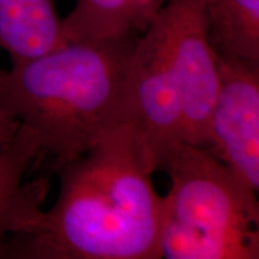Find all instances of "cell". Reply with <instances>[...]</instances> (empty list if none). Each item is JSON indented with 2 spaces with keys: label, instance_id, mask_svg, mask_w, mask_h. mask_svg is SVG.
<instances>
[{
  "label": "cell",
  "instance_id": "obj_1",
  "mask_svg": "<svg viewBox=\"0 0 259 259\" xmlns=\"http://www.w3.org/2000/svg\"><path fill=\"white\" fill-rule=\"evenodd\" d=\"M58 198L0 259L161 258L163 196L154 189L131 122L113 126L56 170Z\"/></svg>",
  "mask_w": 259,
  "mask_h": 259
},
{
  "label": "cell",
  "instance_id": "obj_2",
  "mask_svg": "<svg viewBox=\"0 0 259 259\" xmlns=\"http://www.w3.org/2000/svg\"><path fill=\"white\" fill-rule=\"evenodd\" d=\"M138 36L103 44L64 42L3 70L0 102L35 135L40 161L50 158L52 169L82 156L125 121L126 77Z\"/></svg>",
  "mask_w": 259,
  "mask_h": 259
},
{
  "label": "cell",
  "instance_id": "obj_3",
  "mask_svg": "<svg viewBox=\"0 0 259 259\" xmlns=\"http://www.w3.org/2000/svg\"><path fill=\"white\" fill-rule=\"evenodd\" d=\"M161 258L258 259V191L206 147L181 143L166 167Z\"/></svg>",
  "mask_w": 259,
  "mask_h": 259
},
{
  "label": "cell",
  "instance_id": "obj_4",
  "mask_svg": "<svg viewBox=\"0 0 259 259\" xmlns=\"http://www.w3.org/2000/svg\"><path fill=\"white\" fill-rule=\"evenodd\" d=\"M124 113L149 170H166L176 149L186 143L185 114L179 83L153 19L132 51Z\"/></svg>",
  "mask_w": 259,
  "mask_h": 259
},
{
  "label": "cell",
  "instance_id": "obj_5",
  "mask_svg": "<svg viewBox=\"0 0 259 259\" xmlns=\"http://www.w3.org/2000/svg\"><path fill=\"white\" fill-rule=\"evenodd\" d=\"M153 22L180 87L186 143L208 147L219 71L209 36L205 0H164Z\"/></svg>",
  "mask_w": 259,
  "mask_h": 259
},
{
  "label": "cell",
  "instance_id": "obj_6",
  "mask_svg": "<svg viewBox=\"0 0 259 259\" xmlns=\"http://www.w3.org/2000/svg\"><path fill=\"white\" fill-rule=\"evenodd\" d=\"M219 88L209 149L252 189H259V61L218 56Z\"/></svg>",
  "mask_w": 259,
  "mask_h": 259
},
{
  "label": "cell",
  "instance_id": "obj_7",
  "mask_svg": "<svg viewBox=\"0 0 259 259\" xmlns=\"http://www.w3.org/2000/svg\"><path fill=\"white\" fill-rule=\"evenodd\" d=\"M38 161L37 139L22 125L12 141L0 148V254L6 240L28 229L42 211L50 180H24L29 168Z\"/></svg>",
  "mask_w": 259,
  "mask_h": 259
},
{
  "label": "cell",
  "instance_id": "obj_8",
  "mask_svg": "<svg viewBox=\"0 0 259 259\" xmlns=\"http://www.w3.org/2000/svg\"><path fill=\"white\" fill-rule=\"evenodd\" d=\"M163 3L161 0H76L61 19V44H103L138 36Z\"/></svg>",
  "mask_w": 259,
  "mask_h": 259
},
{
  "label": "cell",
  "instance_id": "obj_9",
  "mask_svg": "<svg viewBox=\"0 0 259 259\" xmlns=\"http://www.w3.org/2000/svg\"><path fill=\"white\" fill-rule=\"evenodd\" d=\"M61 45V19L54 0H0V47L12 65Z\"/></svg>",
  "mask_w": 259,
  "mask_h": 259
},
{
  "label": "cell",
  "instance_id": "obj_10",
  "mask_svg": "<svg viewBox=\"0 0 259 259\" xmlns=\"http://www.w3.org/2000/svg\"><path fill=\"white\" fill-rule=\"evenodd\" d=\"M216 56L259 61V0H205Z\"/></svg>",
  "mask_w": 259,
  "mask_h": 259
},
{
  "label": "cell",
  "instance_id": "obj_11",
  "mask_svg": "<svg viewBox=\"0 0 259 259\" xmlns=\"http://www.w3.org/2000/svg\"><path fill=\"white\" fill-rule=\"evenodd\" d=\"M2 73L3 70L0 71V76H2ZM19 126L21 124L17 119L11 113L6 111L0 102V148L5 147L12 141V138L17 134Z\"/></svg>",
  "mask_w": 259,
  "mask_h": 259
},
{
  "label": "cell",
  "instance_id": "obj_12",
  "mask_svg": "<svg viewBox=\"0 0 259 259\" xmlns=\"http://www.w3.org/2000/svg\"><path fill=\"white\" fill-rule=\"evenodd\" d=\"M161 2H162V3H164V0H161Z\"/></svg>",
  "mask_w": 259,
  "mask_h": 259
},
{
  "label": "cell",
  "instance_id": "obj_13",
  "mask_svg": "<svg viewBox=\"0 0 259 259\" xmlns=\"http://www.w3.org/2000/svg\"><path fill=\"white\" fill-rule=\"evenodd\" d=\"M0 71H2V70H0Z\"/></svg>",
  "mask_w": 259,
  "mask_h": 259
}]
</instances>
